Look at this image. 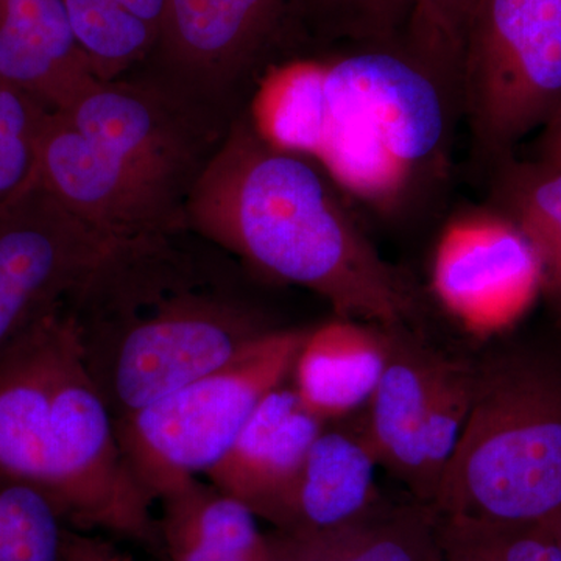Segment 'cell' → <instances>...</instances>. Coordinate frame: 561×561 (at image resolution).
<instances>
[{"label":"cell","mask_w":561,"mask_h":561,"mask_svg":"<svg viewBox=\"0 0 561 561\" xmlns=\"http://www.w3.org/2000/svg\"><path fill=\"white\" fill-rule=\"evenodd\" d=\"M184 173L88 138L50 111L33 179L101 230L130 241H160L186 224Z\"/></svg>","instance_id":"ba28073f"},{"label":"cell","mask_w":561,"mask_h":561,"mask_svg":"<svg viewBox=\"0 0 561 561\" xmlns=\"http://www.w3.org/2000/svg\"><path fill=\"white\" fill-rule=\"evenodd\" d=\"M171 561H257L249 557L232 556V553L208 551L198 548L165 549Z\"/></svg>","instance_id":"f1b7e54d"},{"label":"cell","mask_w":561,"mask_h":561,"mask_svg":"<svg viewBox=\"0 0 561 561\" xmlns=\"http://www.w3.org/2000/svg\"><path fill=\"white\" fill-rule=\"evenodd\" d=\"M482 0H412L402 44L459 83L465 38Z\"/></svg>","instance_id":"cb8c5ba5"},{"label":"cell","mask_w":561,"mask_h":561,"mask_svg":"<svg viewBox=\"0 0 561 561\" xmlns=\"http://www.w3.org/2000/svg\"><path fill=\"white\" fill-rule=\"evenodd\" d=\"M379 467L362 431L327 430L312 443L276 530L319 534L348 526L381 504Z\"/></svg>","instance_id":"9a60e30c"},{"label":"cell","mask_w":561,"mask_h":561,"mask_svg":"<svg viewBox=\"0 0 561 561\" xmlns=\"http://www.w3.org/2000/svg\"><path fill=\"white\" fill-rule=\"evenodd\" d=\"M459 90L476 158L491 168L511 160L561 106V0H482Z\"/></svg>","instance_id":"8992f818"},{"label":"cell","mask_w":561,"mask_h":561,"mask_svg":"<svg viewBox=\"0 0 561 561\" xmlns=\"http://www.w3.org/2000/svg\"><path fill=\"white\" fill-rule=\"evenodd\" d=\"M327 423L302 405L291 386L276 387L251 413L209 483L278 526L312 443Z\"/></svg>","instance_id":"30bf717a"},{"label":"cell","mask_w":561,"mask_h":561,"mask_svg":"<svg viewBox=\"0 0 561 561\" xmlns=\"http://www.w3.org/2000/svg\"><path fill=\"white\" fill-rule=\"evenodd\" d=\"M150 242L101 230L35 179L0 202V359L41 320L72 308L111 264Z\"/></svg>","instance_id":"52a82bcc"},{"label":"cell","mask_w":561,"mask_h":561,"mask_svg":"<svg viewBox=\"0 0 561 561\" xmlns=\"http://www.w3.org/2000/svg\"><path fill=\"white\" fill-rule=\"evenodd\" d=\"M0 80L50 111L69 108L102 83L61 0H0Z\"/></svg>","instance_id":"8fae6325"},{"label":"cell","mask_w":561,"mask_h":561,"mask_svg":"<svg viewBox=\"0 0 561 561\" xmlns=\"http://www.w3.org/2000/svg\"><path fill=\"white\" fill-rule=\"evenodd\" d=\"M70 309L114 421L219 370L276 330L175 256L168 239L124 254Z\"/></svg>","instance_id":"3957f363"},{"label":"cell","mask_w":561,"mask_h":561,"mask_svg":"<svg viewBox=\"0 0 561 561\" xmlns=\"http://www.w3.org/2000/svg\"><path fill=\"white\" fill-rule=\"evenodd\" d=\"M474 368L446 360L424 421L421 478L415 500L431 507L470 415Z\"/></svg>","instance_id":"ffe728a7"},{"label":"cell","mask_w":561,"mask_h":561,"mask_svg":"<svg viewBox=\"0 0 561 561\" xmlns=\"http://www.w3.org/2000/svg\"><path fill=\"white\" fill-rule=\"evenodd\" d=\"M548 526V529L551 530L553 538H556L557 545H559L561 551V513L556 518H552L551 522L545 523Z\"/></svg>","instance_id":"4dcf8cb0"},{"label":"cell","mask_w":561,"mask_h":561,"mask_svg":"<svg viewBox=\"0 0 561 561\" xmlns=\"http://www.w3.org/2000/svg\"><path fill=\"white\" fill-rule=\"evenodd\" d=\"M474 368L470 415L431 508L545 524L561 513V353L505 348Z\"/></svg>","instance_id":"277c9868"},{"label":"cell","mask_w":561,"mask_h":561,"mask_svg":"<svg viewBox=\"0 0 561 561\" xmlns=\"http://www.w3.org/2000/svg\"><path fill=\"white\" fill-rule=\"evenodd\" d=\"M493 169L491 209L512 220L537 251L542 291L561 327V169L515 158Z\"/></svg>","instance_id":"e0dca14e"},{"label":"cell","mask_w":561,"mask_h":561,"mask_svg":"<svg viewBox=\"0 0 561 561\" xmlns=\"http://www.w3.org/2000/svg\"><path fill=\"white\" fill-rule=\"evenodd\" d=\"M117 3L131 13L133 16L146 22L154 32L160 35L162 21H164L165 10H168L169 0H116Z\"/></svg>","instance_id":"4316f807"},{"label":"cell","mask_w":561,"mask_h":561,"mask_svg":"<svg viewBox=\"0 0 561 561\" xmlns=\"http://www.w3.org/2000/svg\"><path fill=\"white\" fill-rule=\"evenodd\" d=\"M66 527L46 494L0 476V561H62Z\"/></svg>","instance_id":"7402d4cb"},{"label":"cell","mask_w":561,"mask_h":561,"mask_svg":"<svg viewBox=\"0 0 561 561\" xmlns=\"http://www.w3.org/2000/svg\"><path fill=\"white\" fill-rule=\"evenodd\" d=\"M412 0H295L294 16L350 47L400 44Z\"/></svg>","instance_id":"603a6c76"},{"label":"cell","mask_w":561,"mask_h":561,"mask_svg":"<svg viewBox=\"0 0 561 561\" xmlns=\"http://www.w3.org/2000/svg\"><path fill=\"white\" fill-rule=\"evenodd\" d=\"M61 2L77 43L101 81H111L157 44L158 33L116 0Z\"/></svg>","instance_id":"d6986e66"},{"label":"cell","mask_w":561,"mask_h":561,"mask_svg":"<svg viewBox=\"0 0 561 561\" xmlns=\"http://www.w3.org/2000/svg\"><path fill=\"white\" fill-rule=\"evenodd\" d=\"M295 0H169L157 44L173 61L236 77L267 50Z\"/></svg>","instance_id":"7c38bea8"},{"label":"cell","mask_w":561,"mask_h":561,"mask_svg":"<svg viewBox=\"0 0 561 561\" xmlns=\"http://www.w3.org/2000/svg\"><path fill=\"white\" fill-rule=\"evenodd\" d=\"M391 331L341 319L308 332L291 368V389L321 421L368 404L389 359Z\"/></svg>","instance_id":"5bb4252c"},{"label":"cell","mask_w":561,"mask_h":561,"mask_svg":"<svg viewBox=\"0 0 561 561\" xmlns=\"http://www.w3.org/2000/svg\"><path fill=\"white\" fill-rule=\"evenodd\" d=\"M431 279L445 311L476 337L507 331L542 291L537 251L512 220L493 209L446 228Z\"/></svg>","instance_id":"9c48e42d"},{"label":"cell","mask_w":561,"mask_h":561,"mask_svg":"<svg viewBox=\"0 0 561 561\" xmlns=\"http://www.w3.org/2000/svg\"><path fill=\"white\" fill-rule=\"evenodd\" d=\"M334 186L319 164L241 122L192 181L184 220L257 271L319 295L341 319L408 331L415 289Z\"/></svg>","instance_id":"6da1fadb"},{"label":"cell","mask_w":561,"mask_h":561,"mask_svg":"<svg viewBox=\"0 0 561 561\" xmlns=\"http://www.w3.org/2000/svg\"><path fill=\"white\" fill-rule=\"evenodd\" d=\"M438 561H561L546 524H483L437 516Z\"/></svg>","instance_id":"44dd1931"},{"label":"cell","mask_w":561,"mask_h":561,"mask_svg":"<svg viewBox=\"0 0 561 561\" xmlns=\"http://www.w3.org/2000/svg\"><path fill=\"white\" fill-rule=\"evenodd\" d=\"M276 534L298 561H438L437 516L419 501L401 507L381 502L334 530Z\"/></svg>","instance_id":"2e32d148"},{"label":"cell","mask_w":561,"mask_h":561,"mask_svg":"<svg viewBox=\"0 0 561 561\" xmlns=\"http://www.w3.org/2000/svg\"><path fill=\"white\" fill-rule=\"evenodd\" d=\"M538 160L549 162L561 169V106L552 119L542 128L540 140V158Z\"/></svg>","instance_id":"83f0119b"},{"label":"cell","mask_w":561,"mask_h":561,"mask_svg":"<svg viewBox=\"0 0 561 561\" xmlns=\"http://www.w3.org/2000/svg\"><path fill=\"white\" fill-rule=\"evenodd\" d=\"M158 523L165 549L198 548L260 559L265 549L253 512L241 501L197 479L162 497Z\"/></svg>","instance_id":"ac0fdd59"},{"label":"cell","mask_w":561,"mask_h":561,"mask_svg":"<svg viewBox=\"0 0 561 561\" xmlns=\"http://www.w3.org/2000/svg\"><path fill=\"white\" fill-rule=\"evenodd\" d=\"M459 114V83L400 43L272 68L250 121L273 146L390 209L424 173L440 171Z\"/></svg>","instance_id":"7a4b0ae2"},{"label":"cell","mask_w":561,"mask_h":561,"mask_svg":"<svg viewBox=\"0 0 561 561\" xmlns=\"http://www.w3.org/2000/svg\"><path fill=\"white\" fill-rule=\"evenodd\" d=\"M265 549L257 561H298L276 531L273 535H265Z\"/></svg>","instance_id":"f546056e"},{"label":"cell","mask_w":561,"mask_h":561,"mask_svg":"<svg viewBox=\"0 0 561 561\" xmlns=\"http://www.w3.org/2000/svg\"><path fill=\"white\" fill-rule=\"evenodd\" d=\"M62 561H136L91 531L66 527Z\"/></svg>","instance_id":"484cf974"},{"label":"cell","mask_w":561,"mask_h":561,"mask_svg":"<svg viewBox=\"0 0 561 561\" xmlns=\"http://www.w3.org/2000/svg\"><path fill=\"white\" fill-rule=\"evenodd\" d=\"M446 360L413 341L408 331H391L389 359L365 405L360 431L379 467L404 482L415 497L424 421Z\"/></svg>","instance_id":"4fadbf2b"},{"label":"cell","mask_w":561,"mask_h":561,"mask_svg":"<svg viewBox=\"0 0 561 561\" xmlns=\"http://www.w3.org/2000/svg\"><path fill=\"white\" fill-rule=\"evenodd\" d=\"M50 110L0 80V202L33 180L41 131Z\"/></svg>","instance_id":"d4e9b609"},{"label":"cell","mask_w":561,"mask_h":561,"mask_svg":"<svg viewBox=\"0 0 561 561\" xmlns=\"http://www.w3.org/2000/svg\"><path fill=\"white\" fill-rule=\"evenodd\" d=\"M306 330L276 328L219 370L114 421L122 456L151 500L206 474L262 400L286 383Z\"/></svg>","instance_id":"5b68a950"}]
</instances>
